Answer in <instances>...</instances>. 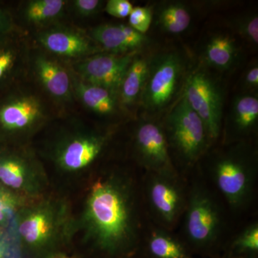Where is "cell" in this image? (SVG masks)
Listing matches in <instances>:
<instances>
[{"label":"cell","instance_id":"1","mask_svg":"<svg viewBox=\"0 0 258 258\" xmlns=\"http://www.w3.org/2000/svg\"><path fill=\"white\" fill-rule=\"evenodd\" d=\"M135 177L111 169L88 184L78 217L83 244L93 258H134L144 237L142 200Z\"/></svg>","mask_w":258,"mask_h":258},{"label":"cell","instance_id":"2","mask_svg":"<svg viewBox=\"0 0 258 258\" xmlns=\"http://www.w3.org/2000/svg\"><path fill=\"white\" fill-rule=\"evenodd\" d=\"M15 232L23 258H55L69 254L78 217L69 199L49 192L19 211Z\"/></svg>","mask_w":258,"mask_h":258},{"label":"cell","instance_id":"3","mask_svg":"<svg viewBox=\"0 0 258 258\" xmlns=\"http://www.w3.org/2000/svg\"><path fill=\"white\" fill-rule=\"evenodd\" d=\"M212 155L210 175L231 209L243 210L253 194L257 174V156L245 142L226 144Z\"/></svg>","mask_w":258,"mask_h":258},{"label":"cell","instance_id":"4","mask_svg":"<svg viewBox=\"0 0 258 258\" xmlns=\"http://www.w3.org/2000/svg\"><path fill=\"white\" fill-rule=\"evenodd\" d=\"M44 102L18 83L0 93V144L24 145L47 123Z\"/></svg>","mask_w":258,"mask_h":258},{"label":"cell","instance_id":"5","mask_svg":"<svg viewBox=\"0 0 258 258\" xmlns=\"http://www.w3.org/2000/svg\"><path fill=\"white\" fill-rule=\"evenodd\" d=\"M185 240L191 254L213 255L220 244L223 217L220 205L204 184L190 188L184 215Z\"/></svg>","mask_w":258,"mask_h":258},{"label":"cell","instance_id":"6","mask_svg":"<svg viewBox=\"0 0 258 258\" xmlns=\"http://www.w3.org/2000/svg\"><path fill=\"white\" fill-rule=\"evenodd\" d=\"M188 71L187 60L179 51H163L150 57L147 81L139 102L148 117L161 114L177 101Z\"/></svg>","mask_w":258,"mask_h":258},{"label":"cell","instance_id":"7","mask_svg":"<svg viewBox=\"0 0 258 258\" xmlns=\"http://www.w3.org/2000/svg\"><path fill=\"white\" fill-rule=\"evenodd\" d=\"M0 185L30 201L50 192L46 169L28 144H0Z\"/></svg>","mask_w":258,"mask_h":258},{"label":"cell","instance_id":"8","mask_svg":"<svg viewBox=\"0 0 258 258\" xmlns=\"http://www.w3.org/2000/svg\"><path fill=\"white\" fill-rule=\"evenodd\" d=\"M162 124L169 151L183 165H195L212 144L203 120L181 95L169 108Z\"/></svg>","mask_w":258,"mask_h":258},{"label":"cell","instance_id":"9","mask_svg":"<svg viewBox=\"0 0 258 258\" xmlns=\"http://www.w3.org/2000/svg\"><path fill=\"white\" fill-rule=\"evenodd\" d=\"M111 136V132L86 128L66 132L51 147V160L64 175H82L101 158Z\"/></svg>","mask_w":258,"mask_h":258},{"label":"cell","instance_id":"10","mask_svg":"<svg viewBox=\"0 0 258 258\" xmlns=\"http://www.w3.org/2000/svg\"><path fill=\"white\" fill-rule=\"evenodd\" d=\"M181 96L203 120L212 143L221 135L225 93L211 70L199 63L189 69Z\"/></svg>","mask_w":258,"mask_h":258},{"label":"cell","instance_id":"11","mask_svg":"<svg viewBox=\"0 0 258 258\" xmlns=\"http://www.w3.org/2000/svg\"><path fill=\"white\" fill-rule=\"evenodd\" d=\"M187 194L179 174L147 172L145 202L159 227L171 231L175 227L184 215Z\"/></svg>","mask_w":258,"mask_h":258},{"label":"cell","instance_id":"12","mask_svg":"<svg viewBox=\"0 0 258 258\" xmlns=\"http://www.w3.org/2000/svg\"><path fill=\"white\" fill-rule=\"evenodd\" d=\"M134 154L148 173L178 174L162 123L152 117L139 120L134 134Z\"/></svg>","mask_w":258,"mask_h":258},{"label":"cell","instance_id":"13","mask_svg":"<svg viewBox=\"0 0 258 258\" xmlns=\"http://www.w3.org/2000/svg\"><path fill=\"white\" fill-rule=\"evenodd\" d=\"M139 52L115 55L101 52L76 61L74 74L85 82L118 93L131 62Z\"/></svg>","mask_w":258,"mask_h":258},{"label":"cell","instance_id":"14","mask_svg":"<svg viewBox=\"0 0 258 258\" xmlns=\"http://www.w3.org/2000/svg\"><path fill=\"white\" fill-rule=\"evenodd\" d=\"M37 43L49 54L76 61L105 52L89 35L66 27H48L36 36Z\"/></svg>","mask_w":258,"mask_h":258},{"label":"cell","instance_id":"15","mask_svg":"<svg viewBox=\"0 0 258 258\" xmlns=\"http://www.w3.org/2000/svg\"><path fill=\"white\" fill-rule=\"evenodd\" d=\"M31 60L34 74L49 96L57 101H72L74 93L71 72L45 52H36Z\"/></svg>","mask_w":258,"mask_h":258},{"label":"cell","instance_id":"16","mask_svg":"<svg viewBox=\"0 0 258 258\" xmlns=\"http://www.w3.org/2000/svg\"><path fill=\"white\" fill-rule=\"evenodd\" d=\"M90 37L106 52L125 55L141 52L149 45L147 35L124 24H103L91 29Z\"/></svg>","mask_w":258,"mask_h":258},{"label":"cell","instance_id":"17","mask_svg":"<svg viewBox=\"0 0 258 258\" xmlns=\"http://www.w3.org/2000/svg\"><path fill=\"white\" fill-rule=\"evenodd\" d=\"M257 95L247 93L235 97L225 120V144L245 142L257 130Z\"/></svg>","mask_w":258,"mask_h":258},{"label":"cell","instance_id":"18","mask_svg":"<svg viewBox=\"0 0 258 258\" xmlns=\"http://www.w3.org/2000/svg\"><path fill=\"white\" fill-rule=\"evenodd\" d=\"M242 50L235 36L227 32H213L206 37L200 50V62L218 72L232 71L240 63Z\"/></svg>","mask_w":258,"mask_h":258},{"label":"cell","instance_id":"19","mask_svg":"<svg viewBox=\"0 0 258 258\" xmlns=\"http://www.w3.org/2000/svg\"><path fill=\"white\" fill-rule=\"evenodd\" d=\"M72 74L74 95L90 111L101 116L115 115L120 106L118 93L85 82Z\"/></svg>","mask_w":258,"mask_h":258},{"label":"cell","instance_id":"20","mask_svg":"<svg viewBox=\"0 0 258 258\" xmlns=\"http://www.w3.org/2000/svg\"><path fill=\"white\" fill-rule=\"evenodd\" d=\"M134 258H194L184 242L169 231L161 227L153 228L144 238Z\"/></svg>","mask_w":258,"mask_h":258},{"label":"cell","instance_id":"21","mask_svg":"<svg viewBox=\"0 0 258 258\" xmlns=\"http://www.w3.org/2000/svg\"><path fill=\"white\" fill-rule=\"evenodd\" d=\"M149 58L141 52L134 56L118 91L120 106L128 108L140 102L149 74Z\"/></svg>","mask_w":258,"mask_h":258},{"label":"cell","instance_id":"22","mask_svg":"<svg viewBox=\"0 0 258 258\" xmlns=\"http://www.w3.org/2000/svg\"><path fill=\"white\" fill-rule=\"evenodd\" d=\"M23 62L18 32L0 41V93L17 82Z\"/></svg>","mask_w":258,"mask_h":258},{"label":"cell","instance_id":"23","mask_svg":"<svg viewBox=\"0 0 258 258\" xmlns=\"http://www.w3.org/2000/svg\"><path fill=\"white\" fill-rule=\"evenodd\" d=\"M153 20L163 32L179 35L188 30L191 14L186 5L177 1L162 2L153 9Z\"/></svg>","mask_w":258,"mask_h":258},{"label":"cell","instance_id":"24","mask_svg":"<svg viewBox=\"0 0 258 258\" xmlns=\"http://www.w3.org/2000/svg\"><path fill=\"white\" fill-rule=\"evenodd\" d=\"M67 2L64 0H30L20 10V16L30 25L45 27L62 16Z\"/></svg>","mask_w":258,"mask_h":258},{"label":"cell","instance_id":"25","mask_svg":"<svg viewBox=\"0 0 258 258\" xmlns=\"http://www.w3.org/2000/svg\"><path fill=\"white\" fill-rule=\"evenodd\" d=\"M29 202L30 200L0 185V230L9 232L16 237L15 222L17 215Z\"/></svg>","mask_w":258,"mask_h":258},{"label":"cell","instance_id":"26","mask_svg":"<svg viewBox=\"0 0 258 258\" xmlns=\"http://www.w3.org/2000/svg\"><path fill=\"white\" fill-rule=\"evenodd\" d=\"M226 258H258V224L246 227L229 246Z\"/></svg>","mask_w":258,"mask_h":258},{"label":"cell","instance_id":"27","mask_svg":"<svg viewBox=\"0 0 258 258\" xmlns=\"http://www.w3.org/2000/svg\"><path fill=\"white\" fill-rule=\"evenodd\" d=\"M234 30L249 43L257 45L258 18L255 13L242 15L236 19L233 23Z\"/></svg>","mask_w":258,"mask_h":258},{"label":"cell","instance_id":"28","mask_svg":"<svg viewBox=\"0 0 258 258\" xmlns=\"http://www.w3.org/2000/svg\"><path fill=\"white\" fill-rule=\"evenodd\" d=\"M153 9L149 7H135L128 16V25L136 31L144 34L149 30L153 21Z\"/></svg>","mask_w":258,"mask_h":258},{"label":"cell","instance_id":"29","mask_svg":"<svg viewBox=\"0 0 258 258\" xmlns=\"http://www.w3.org/2000/svg\"><path fill=\"white\" fill-rule=\"evenodd\" d=\"M18 32L15 15L4 3L0 2V41Z\"/></svg>","mask_w":258,"mask_h":258},{"label":"cell","instance_id":"30","mask_svg":"<svg viewBox=\"0 0 258 258\" xmlns=\"http://www.w3.org/2000/svg\"><path fill=\"white\" fill-rule=\"evenodd\" d=\"M0 258H23L14 235L0 230Z\"/></svg>","mask_w":258,"mask_h":258},{"label":"cell","instance_id":"31","mask_svg":"<svg viewBox=\"0 0 258 258\" xmlns=\"http://www.w3.org/2000/svg\"><path fill=\"white\" fill-rule=\"evenodd\" d=\"M103 5V2L99 0H74L72 2L73 8L76 14L83 18L96 14Z\"/></svg>","mask_w":258,"mask_h":258},{"label":"cell","instance_id":"32","mask_svg":"<svg viewBox=\"0 0 258 258\" xmlns=\"http://www.w3.org/2000/svg\"><path fill=\"white\" fill-rule=\"evenodd\" d=\"M134 7L128 0H108L105 6V11L116 18H125L132 13Z\"/></svg>","mask_w":258,"mask_h":258},{"label":"cell","instance_id":"33","mask_svg":"<svg viewBox=\"0 0 258 258\" xmlns=\"http://www.w3.org/2000/svg\"><path fill=\"white\" fill-rule=\"evenodd\" d=\"M244 88L249 91H257L258 88V66L253 64L249 66L244 76Z\"/></svg>","mask_w":258,"mask_h":258},{"label":"cell","instance_id":"34","mask_svg":"<svg viewBox=\"0 0 258 258\" xmlns=\"http://www.w3.org/2000/svg\"><path fill=\"white\" fill-rule=\"evenodd\" d=\"M55 258H73L71 257V256H69V254H66V255H62L60 256V257H57Z\"/></svg>","mask_w":258,"mask_h":258}]
</instances>
